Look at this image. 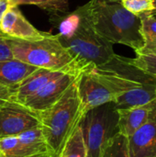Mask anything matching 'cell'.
<instances>
[{
  "instance_id": "cell-10",
  "label": "cell",
  "mask_w": 156,
  "mask_h": 157,
  "mask_svg": "<svg viewBox=\"0 0 156 157\" xmlns=\"http://www.w3.org/2000/svg\"><path fill=\"white\" fill-rule=\"evenodd\" d=\"M0 33L7 39L38 40L48 35L37 29L22 14L17 6H10L0 22Z\"/></svg>"
},
{
  "instance_id": "cell-13",
  "label": "cell",
  "mask_w": 156,
  "mask_h": 157,
  "mask_svg": "<svg viewBox=\"0 0 156 157\" xmlns=\"http://www.w3.org/2000/svg\"><path fill=\"white\" fill-rule=\"evenodd\" d=\"M65 72L52 71L44 68H38L31 75L27 76L18 85L13 87L11 100L24 104V102L36 94L44 85L51 79L58 77Z\"/></svg>"
},
{
  "instance_id": "cell-28",
  "label": "cell",
  "mask_w": 156,
  "mask_h": 157,
  "mask_svg": "<svg viewBox=\"0 0 156 157\" xmlns=\"http://www.w3.org/2000/svg\"><path fill=\"white\" fill-rule=\"evenodd\" d=\"M54 157H57V155H56V156H54Z\"/></svg>"
},
{
  "instance_id": "cell-22",
  "label": "cell",
  "mask_w": 156,
  "mask_h": 157,
  "mask_svg": "<svg viewBox=\"0 0 156 157\" xmlns=\"http://www.w3.org/2000/svg\"><path fill=\"white\" fill-rule=\"evenodd\" d=\"M13 52L11 47L5 36H0V62L13 59Z\"/></svg>"
},
{
  "instance_id": "cell-8",
  "label": "cell",
  "mask_w": 156,
  "mask_h": 157,
  "mask_svg": "<svg viewBox=\"0 0 156 157\" xmlns=\"http://www.w3.org/2000/svg\"><path fill=\"white\" fill-rule=\"evenodd\" d=\"M40 115L13 100L0 103V138L17 135L40 126Z\"/></svg>"
},
{
  "instance_id": "cell-20",
  "label": "cell",
  "mask_w": 156,
  "mask_h": 157,
  "mask_svg": "<svg viewBox=\"0 0 156 157\" xmlns=\"http://www.w3.org/2000/svg\"><path fill=\"white\" fill-rule=\"evenodd\" d=\"M135 54V58H131L133 63L156 79V53L138 50Z\"/></svg>"
},
{
  "instance_id": "cell-27",
  "label": "cell",
  "mask_w": 156,
  "mask_h": 157,
  "mask_svg": "<svg viewBox=\"0 0 156 157\" xmlns=\"http://www.w3.org/2000/svg\"><path fill=\"white\" fill-rule=\"evenodd\" d=\"M0 36H3V35H2V34H0Z\"/></svg>"
},
{
  "instance_id": "cell-24",
  "label": "cell",
  "mask_w": 156,
  "mask_h": 157,
  "mask_svg": "<svg viewBox=\"0 0 156 157\" xmlns=\"http://www.w3.org/2000/svg\"><path fill=\"white\" fill-rule=\"evenodd\" d=\"M9 6H10V0H0V22L5 12L7 10Z\"/></svg>"
},
{
  "instance_id": "cell-5",
  "label": "cell",
  "mask_w": 156,
  "mask_h": 157,
  "mask_svg": "<svg viewBox=\"0 0 156 157\" xmlns=\"http://www.w3.org/2000/svg\"><path fill=\"white\" fill-rule=\"evenodd\" d=\"M77 81L78 77L55 104L39 113L40 127L56 155L86 114L78 95Z\"/></svg>"
},
{
  "instance_id": "cell-9",
  "label": "cell",
  "mask_w": 156,
  "mask_h": 157,
  "mask_svg": "<svg viewBox=\"0 0 156 157\" xmlns=\"http://www.w3.org/2000/svg\"><path fill=\"white\" fill-rule=\"evenodd\" d=\"M80 74L64 73L51 79L36 94L28 98L23 105L38 113L48 109L63 96Z\"/></svg>"
},
{
  "instance_id": "cell-17",
  "label": "cell",
  "mask_w": 156,
  "mask_h": 157,
  "mask_svg": "<svg viewBox=\"0 0 156 157\" xmlns=\"http://www.w3.org/2000/svg\"><path fill=\"white\" fill-rule=\"evenodd\" d=\"M57 157H87V150L80 126L64 143Z\"/></svg>"
},
{
  "instance_id": "cell-18",
  "label": "cell",
  "mask_w": 156,
  "mask_h": 157,
  "mask_svg": "<svg viewBox=\"0 0 156 157\" xmlns=\"http://www.w3.org/2000/svg\"><path fill=\"white\" fill-rule=\"evenodd\" d=\"M100 157H131L128 138L117 132L108 141Z\"/></svg>"
},
{
  "instance_id": "cell-11",
  "label": "cell",
  "mask_w": 156,
  "mask_h": 157,
  "mask_svg": "<svg viewBox=\"0 0 156 157\" xmlns=\"http://www.w3.org/2000/svg\"><path fill=\"white\" fill-rule=\"evenodd\" d=\"M77 88L86 113L97 107L114 101V97L109 89L87 70L78 76Z\"/></svg>"
},
{
  "instance_id": "cell-19",
  "label": "cell",
  "mask_w": 156,
  "mask_h": 157,
  "mask_svg": "<svg viewBox=\"0 0 156 157\" xmlns=\"http://www.w3.org/2000/svg\"><path fill=\"white\" fill-rule=\"evenodd\" d=\"M35 5L51 13H64L68 10L69 0H10V6Z\"/></svg>"
},
{
  "instance_id": "cell-1",
  "label": "cell",
  "mask_w": 156,
  "mask_h": 157,
  "mask_svg": "<svg viewBox=\"0 0 156 157\" xmlns=\"http://www.w3.org/2000/svg\"><path fill=\"white\" fill-rule=\"evenodd\" d=\"M87 71L109 89L117 109L143 106L156 99V79L135 65L131 58L115 54L108 63L93 65Z\"/></svg>"
},
{
  "instance_id": "cell-6",
  "label": "cell",
  "mask_w": 156,
  "mask_h": 157,
  "mask_svg": "<svg viewBox=\"0 0 156 157\" xmlns=\"http://www.w3.org/2000/svg\"><path fill=\"white\" fill-rule=\"evenodd\" d=\"M119 115L113 102L88 110L79 126L82 129L87 157H100L108 141L117 133Z\"/></svg>"
},
{
  "instance_id": "cell-26",
  "label": "cell",
  "mask_w": 156,
  "mask_h": 157,
  "mask_svg": "<svg viewBox=\"0 0 156 157\" xmlns=\"http://www.w3.org/2000/svg\"><path fill=\"white\" fill-rule=\"evenodd\" d=\"M0 157H3V156H2V155H1V154H0Z\"/></svg>"
},
{
  "instance_id": "cell-21",
  "label": "cell",
  "mask_w": 156,
  "mask_h": 157,
  "mask_svg": "<svg viewBox=\"0 0 156 157\" xmlns=\"http://www.w3.org/2000/svg\"><path fill=\"white\" fill-rule=\"evenodd\" d=\"M121 3L127 10L135 15L154 9V0H121Z\"/></svg>"
},
{
  "instance_id": "cell-12",
  "label": "cell",
  "mask_w": 156,
  "mask_h": 157,
  "mask_svg": "<svg viewBox=\"0 0 156 157\" xmlns=\"http://www.w3.org/2000/svg\"><path fill=\"white\" fill-rule=\"evenodd\" d=\"M128 142L131 157H156V107Z\"/></svg>"
},
{
  "instance_id": "cell-3",
  "label": "cell",
  "mask_w": 156,
  "mask_h": 157,
  "mask_svg": "<svg viewBox=\"0 0 156 157\" xmlns=\"http://www.w3.org/2000/svg\"><path fill=\"white\" fill-rule=\"evenodd\" d=\"M59 33L62 45L78 62L85 65H101L116 54L113 44L97 34L84 16L80 6L60 18Z\"/></svg>"
},
{
  "instance_id": "cell-14",
  "label": "cell",
  "mask_w": 156,
  "mask_h": 157,
  "mask_svg": "<svg viewBox=\"0 0 156 157\" xmlns=\"http://www.w3.org/2000/svg\"><path fill=\"white\" fill-rule=\"evenodd\" d=\"M156 107V99L152 102L130 109H117L118 120V131L120 134L131 137L138 129H140L148 120L150 113Z\"/></svg>"
},
{
  "instance_id": "cell-7",
  "label": "cell",
  "mask_w": 156,
  "mask_h": 157,
  "mask_svg": "<svg viewBox=\"0 0 156 157\" xmlns=\"http://www.w3.org/2000/svg\"><path fill=\"white\" fill-rule=\"evenodd\" d=\"M0 154L3 157H54L52 150L40 126L17 135L0 138Z\"/></svg>"
},
{
  "instance_id": "cell-25",
  "label": "cell",
  "mask_w": 156,
  "mask_h": 157,
  "mask_svg": "<svg viewBox=\"0 0 156 157\" xmlns=\"http://www.w3.org/2000/svg\"><path fill=\"white\" fill-rule=\"evenodd\" d=\"M154 9L153 10V13L156 15V0H154Z\"/></svg>"
},
{
  "instance_id": "cell-2",
  "label": "cell",
  "mask_w": 156,
  "mask_h": 157,
  "mask_svg": "<svg viewBox=\"0 0 156 157\" xmlns=\"http://www.w3.org/2000/svg\"><path fill=\"white\" fill-rule=\"evenodd\" d=\"M80 8L95 31L112 44H123L134 51L143 47L141 19L127 10L121 0H90Z\"/></svg>"
},
{
  "instance_id": "cell-15",
  "label": "cell",
  "mask_w": 156,
  "mask_h": 157,
  "mask_svg": "<svg viewBox=\"0 0 156 157\" xmlns=\"http://www.w3.org/2000/svg\"><path fill=\"white\" fill-rule=\"evenodd\" d=\"M38 68L17 59L0 62V85L14 87Z\"/></svg>"
},
{
  "instance_id": "cell-16",
  "label": "cell",
  "mask_w": 156,
  "mask_h": 157,
  "mask_svg": "<svg viewBox=\"0 0 156 157\" xmlns=\"http://www.w3.org/2000/svg\"><path fill=\"white\" fill-rule=\"evenodd\" d=\"M141 19V30L144 45L142 51L156 53V17L153 11L138 15ZM138 51V50H137Z\"/></svg>"
},
{
  "instance_id": "cell-23",
  "label": "cell",
  "mask_w": 156,
  "mask_h": 157,
  "mask_svg": "<svg viewBox=\"0 0 156 157\" xmlns=\"http://www.w3.org/2000/svg\"><path fill=\"white\" fill-rule=\"evenodd\" d=\"M12 92H13V87H8L0 85V103L6 100H11Z\"/></svg>"
},
{
  "instance_id": "cell-4",
  "label": "cell",
  "mask_w": 156,
  "mask_h": 157,
  "mask_svg": "<svg viewBox=\"0 0 156 157\" xmlns=\"http://www.w3.org/2000/svg\"><path fill=\"white\" fill-rule=\"evenodd\" d=\"M7 41L15 59L37 68L80 74L93 66L85 65L75 60L62 45L56 35L48 33L38 40L7 39Z\"/></svg>"
}]
</instances>
